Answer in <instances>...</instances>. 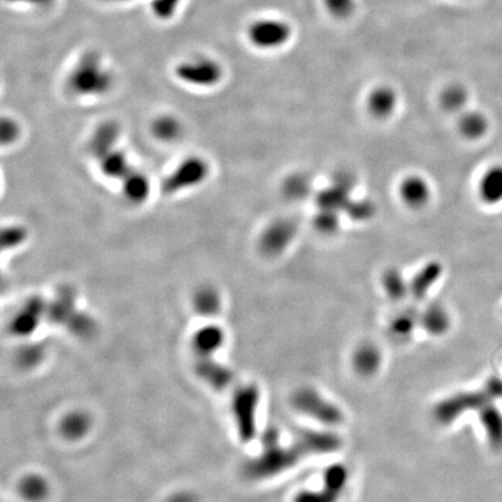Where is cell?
Segmentation results:
<instances>
[{
	"label": "cell",
	"instance_id": "cell-1",
	"mask_svg": "<svg viewBox=\"0 0 502 502\" xmlns=\"http://www.w3.org/2000/svg\"><path fill=\"white\" fill-rule=\"evenodd\" d=\"M341 448V439L332 432H300L289 446L280 444L278 432L270 429L264 435V451L246 463L244 473L250 479H266L292 469L310 455L334 453Z\"/></svg>",
	"mask_w": 502,
	"mask_h": 502
},
{
	"label": "cell",
	"instance_id": "cell-2",
	"mask_svg": "<svg viewBox=\"0 0 502 502\" xmlns=\"http://www.w3.org/2000/svg\"><path fill=\"white\" fill-rule=\"evenodd\" d=\"M68 89L80 98L99 96L107 94L113 85V76L103 63L96 50L83 54L77 61L67 80Z\"/></svg>",
	"mask_w": 502,
	"mask_h": 502
},
{
	"label": "cell",
	"instance_id": "cell-3",
	"mask_svg": "<svg viewBox=\"0 0 502 502\" xmlns=\"http://www.w3.org/2000/svg\"><path fill=\"white\" fill-rule=\"evenodd\" d=\"M211 175L208 161L198 155L180 161L161 183V192L165 196H178L206 183Z\"/></svg>",
	"mask_w": 502,
	"mask_h": 502
},
{
	"label": "cell",
	"instance_id": "cell-4",
	"mask_svg": "<svg viewBox=\"0 0 502 502\" xmlns=\"http://www.w3.org/2000/svg\"><path fill=\"white\" fill-rule=\"evenodd\" d=\"M175 76L182 83L196 87H213L221 82L222 67L208 57L184 61L175 68Z\"/></svg>",
	"mask_w": 502,
	"mask_h": 502
},
{
	"label": "cell",
	"instance_id": "cell-5",
	"mask_svg": "<svg viewBox=\"0 0 502 502\" xmlns=\"http://www.w3.org/2000/svg\"><path fill=\"white\" fill-rule=\"evenodd\" d=\"M292 403L296 410L310 416L323 425L336 426L342 423L343 414L339 407L322 398L314 389H299L298 392L294 393Z\"/></svg>",
	"mask_w": 502,
	"mask_h": 502
},
{
	"label": "cell",
	"instance_id": "cell-6",
	"mask_svg": "<svg viewBox=\"0 0 502 502\" xmlns=\"http://www.w3.org/2000/svg\"><path fill=\"white\" fill-rule=\"evenodd\" d=\"M260 392L256 386L249 385L237 389L233 400V410L239 437L249 442L256 435V412Z\"/></svg>",
	"mask_w": 502,
	"mask_h": 502
},
{
	"label": "cell",
	"instance_id": "cell-7",
	"mask_svg": "<svg viewBox=\"0 0 502 502\" xmlns=\"http://www.w3.org/2000/svg\"><path fill=\"white\" fill-rule=\"evenodd\" d=\"M248 39L261 49H276L287 44L291 37V27L282 20L262 19L248 27Z\"/></svg>",
	"mask_w": 502,
	"mask_h": 502
},
{
	"label": "cell",
	"instance_id": "cell-8",
	"mask_svg": "<svg viewBox=\"0 0 502 502\" xmlns=\"http://www.w3.org/2000/svg\"><path fill=\"white\" fill-rule=\"evenodd\" d=\"M296 226L287 219L276 220L264 228L258 239L262 253L268 257L280 256L296 237Z\"/></svg>",
	"mask_w": 502,
	"mask_h": 502
},
{
	"label": "cell",
	"instance_id": "cell-9",
	"mask_svg": "<svg viewBox=\"0 0 502 502\" xmlns=\"http://www.w3.org/2000/svg\"><path fill=\"white\" fill-rule=\"evenodd\" d=\"M123 130L117 121L106 120L98 123L91 133L87 150L94 161L107 151L117 148L121 142Z\"/></svg>",
	"mask_w": 502,
	"mask_h": 502
},
{
	"label": "cell",
	"instance_id": "cell-10",
	"mask_svg": "<svg viewBox=\"0 0 502 502\" xmlns=\"http://www.w3.org/2000/svg\"><path fill=\"white\" fill-rule=\"evenodd\" d=\"M94 162L103 178L114 180L117 183L128 176L135 168L126 151L120 146L98 157Z\"/></svg>",
	"mask_w": 502,
	"mask_h": 502
},
{
	"label": "cell",
	"instance_id": "cell-11",
	"mask_svg": "<svg viewBox=\"0 0 502 502\" xmlns=\"http://www.w3.org/2000/svg\"><path fill=\"white\" fill-rule=\"evenodd\" d=\"M399 196L409 208L421 210L432 199V187L422 176L409 175L400 184Z\"/></svg>",
	"mask_w": 502,
	"mask_h": 502
},
{
	"label": "cell",
	"instance_id": "cell-12",
	"mask_svg": "<svg viewBox=\"0 0 502 502\" xmlns=\"http://www.w3.org/2000/svg\"><path fill=\"white\" fill-rule=\"evenodd\" d=\"M46 314L47 303H44L40 296L30 298L12 320V332L20 336L32 333L40 322L41 318Z\"/></svg>",
	"mask_w": 502,
	"mask_h": 502
},
{
	"label": "cell",
	"instance_id": "cell-13",
	"mask_svg": "<svg viewBox=\"0 0 502 502\" xmlns=\"http://www.w3.org/2000/svg\"><path fill=\"white\" fill-rule=\"evenodd\" d=\"M119 184L121 196L130 205H142L149 199L151 192L149 177L137 167Z\"/></svg>",
	"mask_w": 502,
	"mask_h": 502
},
{
	"label": "cell",
	"instance_id": "cell-14",
	"mask_svg": "<svg viewBox=\"0 0 502 502\" xmlns=\"http://www.w3.org/2000/svg\"><path fill=\"white\" fill-rule=\"evenodd\" d=\"M478 196L486 205H498L502 201V164L489 167L482 173L478 183Z\"/></svg>",
	"mask_w": 502,
	"mask_h": 502
},
{
	"label": "cell",
	"instance_id": "cell-15",
	"mask_svg": "<svg viewBox=\"0 0 502 502\" xmlns=\"http://www.w3.org/2000/svg\"><path fill=\"white\" fill-rule=\"evenodd\" d=\"M366 106L372 117L377 119H387L396 112L398 94L392 87H376L368 96Z\"/></svg>",
	"mask_w": 502,
	"mask_h": 502
},
{
	"label": "cell",
	"instance_id": "cell-16",
	"mask_svg": "<svg viewBox=\"0 0 502 502\" xmlns=\"http://www.w3.org/2000/svg\"><path fill=\"white\" fill-rule=\"evenodd\" d=\"M76 296L73 289L64 287L57 292L55 299L48 305L47 314L54 322H69L76 314Z\"/></svg>",
	"mask_w": 502,
	"mask_h": 502
},
{
	"label": "cell",
	"instance_id": "cell-17",
	"mask_svg": "<svg viewBox=\"0 0 502 502\" xmlns=\"http://www.w3.org/2000/svg\"><path fill=\"white\" fill-rule=\"evenodd\" d=\"M183 132L182 121L171 114H162L150 125V133L162 144H175L183 135Z\"/></svg>",
	"mask_w": 502,
	"mask_h": 502
},
{
	"label": "cell",
	"instance_id": "cell-18",
	"mask_svg": "<svg viewBox=\"0 0 502 502\" xmlns=\"http://www.w3.org/2000/svg\"><path fill=\"white\" fill-rule=\"evenodd\" d=\"M192 303L198 314L206 318H212L221 310L222 299L215 287L212 285H203L194 291Z\"/></svg>",
	"mask_w": 502,
	"mask_h": 502
},
{
	"label": "cell",
	"instance_id": "cell-19",
	"mask_svg": "<svg viewBox=\"0 0 502 502\" xmlns=\"http://www.w3.org/2000/svg\"><path fill=\"white\" fill-rule=\"evenodd\" d=\"M223 341L225 334L222 330L220 327L210 325L196 332L193 339V346L200 356L211 357L222 346Z\"/></svg>",
	"mask_w": 502,
	"mask_h": 502
},
{
	"label": "cell",
	"instance_id": "cell-20",
	"mask_svg": "<svg viewBox=\"0 0 502 502\" xmlns=\"http://www.w3.org/2000/svg\"><path fill=\"white\" fill-rule=\"evenodd\" d=\"M196 371L203 379L216 389H225L233 379V375L230 370L213 362L211 357H201V360L196 366Z\"/></svg>",
	"mask_w": 502,
	"mask_h": 502
},
{
	"label": "cell",
	"instance_id": "cell-21",
	"mask_svg": "<svg viewBox=\"0 0 502 502\" xmlns=\"http://www.w3.org/2000/svg\"><path fill=\"white\" fill-rule=\"evenodd\" d=\"M458 130L466 140H479L487 133L489 120L480 112H466L459 119Z\"/></svg>",
	"mask_w": 502,
	"mask_h": 502
},
{
	"label": "cell",
	"instance_id": "cell-22",
	"mask_svg": "<svg viewBox=\"0 0 502 502\" xmlns=\"http://www.w3.org/2000/svg\"><path fill=\"white\" fill-rule=\"evenodd\" d=\"M442 273V266L437 262L427 264L420 272H418L412 283L409 284V289L416 299H422L429 291L430 287L439 280Z\"/></svg>",
	"mask_w": 502,
	"mask_h": 502
},
{
	"label": "cell",
	"instance_id": "cell-23",
	"mask_svg": "<svg viewBox=\"0 0 502 502\" xmlns=\"http://www.w3.org/2000/svg\"><path fill=\"white\" fill-rule=\"evenodd\" d=\"M382 356L376 346L371 344L362 346L353 356V366L363 376H371L379 369Z\"/></svg>",
	"mask_w": 502,
	"mask_h": 502
},
{
	"label": "cell",
	"instance_id": "cell-24",
	"mask_svg": "<svg viewBox=\"0 0 502 502\" xmlns=\"http://www.w3.org/2000/svg\"><path fill=\"white\" fill-rule=\"evenodd\" d=\"M90 418L83 412L69 413L61 422L62 435L68 439H80L90 430Z\"/></svg>",
	"mask_w": 502,
	"mask_h": 502
},
{
	"label": "cell",
	"instance_id": "cell-25",
	"mask_svg": "<svg viewBox=\"0 0 502 502\" xmlns=\"http://www.w3.org/2000/svg\"><path fill=\"white\" fill-rule=\"evenodd\" d=\"M421 322L425 330L432 335H441L446 333L450 326L449 315L443 307L432 305L423 313Z\"/></svg>",
	"mask_w": 502,
	"mask_h": 502
},
{
	"label": "cell",
	"instance_id": "cell-26",
	"mask_svg": "<svg viewBox=\"0 0 502 502\" xmlns=\"http://www.w3.org/2000/svg\"><path fill=\"white\" fill-rule=\"evenodd\" d=\"M383 287L389 298L393 300L403 299L408 289H410L403 273L398 269L386 271L383 277Z\"/></svg>",
	"mask_w": 502,
	"mask_h": 502
},
{
	"label": "cell",
	"instance_id": "cell-27",
	"mask_svg": "<svg viewBox=\"0 0 502 502\" xmlns=\"http://www.w3.org/2000/svg\"><path fill=\"white\" fill-rule=\"evenodd\" d=\"M21 496L30 502L44 500L48 494V485L42 477L27 476L20 484Z\"/></svg>",
	"mask_w": 502,
	"mask_h": 502
},
{
	"label": "cell",
	"instance_id": "cell-28",
	"mask_svg": "<svg viewBox=\"0 0 502 502\" xmlns=\"http://www.w3.org/2000/svg\"><path fill=\"white\" fill-rule=\"evenodd\" d=\"M469 94L462 85H451L446 87L441 94V103L448 112H460L465 107Z\"/></svg>",
	"mask_w": 502,
	"mask_h": 502
},
{
	"label": "cell",
	"instance_id": "cell-29",
	"mask_svg": "<svg viewBox=\"0 0 502 502\" xmlns=\"http://www.w3.org/2000/svg\"><path fill=\"white\" fill-rule=\"evenodd\" d=\"M27 239H28V233L24 226L11 223L4 227L1 232V246L4 251L17 249L26 242Z\"/></svg>",
	"mask_w": 502,
	"mask_h": 502
},
{
	"label": "cell",
	"instance_id": "cell-30",
	"mask_svg": "<svg viewBox=\"0 0 502 502\" xmlns=\"http://www.w3.org/2000/svg\"><path fill=\"white\" fill-rule=\"evenodd\" d=\"M323 480H325V486L342 494V491L348 482V470L346 466L341 464H334L326 470Z\"/></svg>",
	"mask_w": 502,
	"mask_h": 502
},
{
	"label": "cell",
	"instance_id": "cell-31",
	"mask_svg": "<svg viewBox=\"0 0 502 502\" xmlns=\"http://www.w3.org/2000/svg\"><path fill=\"white\" fill-rule=\"evenodd\" d=\"M341 493L325 486L321 491H303L296 494L293 502H337Z\"/></svg>",
	"mask_w": 502,
	"mask_h": 502
},
{
	"label": "cell",
	"instance_id": "cell-32",
	"mask_svg": "<svg viewBox=\"0 0 502 502\" xmlns=\"http://www.w3.org/2000/svg\"><path fill=\"white\" fill-rule=\"evenodd\" d=\"M310 190V180L305 176L291 177L287 180L284 191L287 196H291L293 199H301L306 196Z\"/></svg>",
	"mask_w": 502,
	"mask_h": 502
},
{
	"label": "cell",
	"instance_id": "cell-33",
	"mask_svg": "<svg viewBox=\"0 0 502 502\" xmlns=\"http://www.w3.org/2000/svg\"><path fill=\"white\" fill-rule=\"evenodd\" d=\"M180 0H153L151 11L153 15L161 20H169L176 14Z\"/></svg>",
	"mask_w": 502,
	"mask_h": 502
},
{
	"label": "cell",
	"instance_id": "cell-34",
	"mask_svg": "<svg viewBox=\"0 0 502 502\" xmlns=\"http://www.w3.org/2000/svg\"><path fill=\"white\" fill-rule=\"evenodd\" d=\"M327 10L334 17L346 18L353 13L355 8V0H323Z\"/></svg>",
	"mask_w": 502,
	"mask_h": 502
},
{
	"label": "cell",
	"instance_id": "cell-35",
	"mask_svg": "<svg viewBox=\"0 0 502 502\" xmlns=\"http://www.w3.org/2000/svg\"><path fill=\"white\" fill-rule=\"evenodd\" d=\"M20 135V127L17 121L10 118H4L1 121V142L5 144H13L17 142Z\"/></svg>",
	"mask_w": 502,
	"mask_h": 502
},
{
	"label": "cell",
	"instance_id": "cell-36",
	"mask_svg": "<svg viewBox=\"0 0 502 502\" xmlns=\"http://www.w3.org/2000/svg\"><path fill=\"white\" fill-rule=\"evenodd\" d=\"M414 327H415L414 318L410 314H403L393 321L391 330L394 335L403 337V336H408L412 333Z\"/></svg>",
	"mask_w": 502,
	"mask_h": 502
},
{
	"label": "cell",
	"instance_id": "cell-37",
	"mask_svg": "<svg viewBox=\"0 0 502 502\" xmlns=\"http://www.w3.org/2000/svg\"><path fill=\"white\" fill-rule=\"evenodd\" d=\"M40 357L41 351L37 346H26V348L21 350L20 362L25 365L30 366L35 364L40 359Z\"/></svg>",
	"mask_w": 502,
	"mask_h": 502
},
{
	"label": "cell",
	"instance_id": "cell-38",
	"mask_svg": "<svg viewBox=\"0 0 502 502\" xmlns=\"http://www.w3.org/2000/svg\"><path fill=\"white\" fill-rule=\"evenodd\" d=\"M168 502H196V496L191 493H176Z\"/></svg>",
	"mask_w": 502,
	"mask_h": 502
},
{
	"label": "cell",
	"instance_id": "cell-39",
	"mask_svg": "<svg viewBox=\"0 0 502 502\" xmlns=\"http://www.w3.org/2000/svg\"><path fill=\"white\" fill-rule=\"evenodd\" d=\"M7 3L10 4H27V5H33V6H46L53 3L54 0H6Z\"/></svg>",
	"mask_w": 502,
	"mask_h": 502
},
{
	"label": "cell",
	"instance_id": "cell-40",
	"mask_svg": "<svg viewBox=\"0 0 502 502\" xmlns=\"http://www.w3.org/2000/svg\"><path fill=\"white\" fill-rule=\"evenodd\" d=\"M107 1H114V3H125V1H130V0H107Z\"/></svg>",
	"mask_w": 502,
	"mask_h": 502
}]
</instances>
